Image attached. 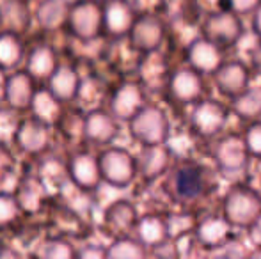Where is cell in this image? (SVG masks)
I'll return each mask as SVG.
<instances>
[{"label":"cell","mask_w":261,"mask_h":259,"mask_svg":"<svg viewBox=\"0 0 261 259\" xmlns=\"http://www.w3.org/2000/svg\"><path fill=\"white\" fill-rule=\"evenodd\" d=\"M233 2L234 7H238V9H249L251 6H254L258 0H231Z\"/></svg>","instance_id":"6da1fadb"}]
</instances>
